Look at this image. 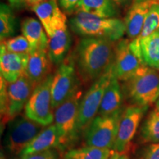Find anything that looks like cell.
<instances>
[{
    "label": "cell",
    "instance_id": "6da1fadb",
    "mask_svg": "<svg viewBox=\"0 0 159 159\" xmlns=\"http://www.w3.org/2000/svg\"><path fill=\"white\" fill-rule=\"evenodd\" d=\"M114 41L105 39L83 37L74 54L77 73L83 82L95 81L114 63Z\"/></svg>",
    "mask_w": 159,
    "mask_h": 159
},
{
    "label": "cell",
    "instance_id": "7a4b0ae2",
    "mask_svg": "<svg viewBox=\"0 0 159 159\" xmlns=\"http://www.w3.org/2000/svg\"><path fill=\"white\" fill-rule=\"evenodd\" d=\"M71 30L83 37L100 38L119 41L126 33L125 21L118 18H103L85 13H76L69 19Z\"/></svg>",
    "mask_w": 159,
    "mask_h": 159
},
{
    "label": "cell",
    "instance_id": "3957f363",
    "mask_svg": "<svg viewBox=\"0 0 159 159\" xmlns=\"http://www.w3.org/2000/svg\"><path fill=\"white\" fill-rule=\"evenodd\" d=\"M123 93L134 105L149 107L159 98V70L144 66L123 82Z\"/></svg>",
    "mask_w": 159,
    "mask_h": 159
},
{
    "label": "cell",
    "instance_id": "277c9868",
    "mask_svg": "<svg viewBox=\"0 0 159 159\" xmlns=\"http://www.w3.org/2000/svg\"><path fill=\"white\" fill-rule=\"evenodd\" d=\"M53 77L54 75L49 74L35 87L24 109L26 117L44 128L52 124L55 119L52 103Z\"/></svg>",
    "mask_w": 159,
    "mask_h": 159
},
{
    "label": "cell",
    "instance_id": "5b68a950",
    "mask_svg": "<svg viewBox=\"0 0 159 159\" xmlns=\"http://www.w3.org/2000/svg\"><path fill=\"white\" fill-rule=\"evenodd\" d=\"M82 91L78 89L75 94L55 109V125L60 137V148L73 142L79 134L77 129L79 107Z\"/></svg>",
    "mask_w": 159,
    "mask_h": 159
},
{
    "label": "cell",
    "instance_id": "8992f818",
    "mask_svg": "<svg viewBox=\"0 0 159 159\" xmlns=\"http://www.w3.org/2000/svg\"><path fill=\"white\" fill-rule=\"evenodd\" d=\"M114 75L113 63L103 74L94 81L90 89L82 97L79 107L77 129L78 132L84 130L96 117L101 102Z\"/></svg>",
    "mask_w": 159,
    "mask_h": 159
},
{
    "label": "cell",
    "instance_id": "52a82bcc",
    "mask_svg": "<svg viewBox=\"0 0 159 159\" xmlns=\"http://www.w3.org/2000/svg\"><path fill=\"white\" fill-rule=\"evenodd\" d=\"M146 66L143 62L139 49L138 39L129 41L122 39L115 47L113 68L115 77L119 81H125L134 77Z\"/></svg>",
    "mask_w": 159,
    "mask_h": 159
},
{
    "label": "cell",
    "instance_id": "ba28073f",
    "mask_svg": "<svg viewBox=\"0 0 159 159\" xmlns=\"http://www.w3.org/2000/svg\"><path fill=\"white\" fill-rule=\"evenodd\" d=\"M123 110L108 116H98L93 119L86 129L87 146L114 149L118 134L119 121Z\"/></svg>",
    "mask_w": 159,
    "mask_h": 159
},
{
    "label": "cell",
    "instance_id": "9c48e42d",
    "mask_svg": "<svg viewBox=\"0 0 159 159\" xmlns=\"http://www.w3.org/2000/svg\"><path fill=\"white\" fill-rule=\"evenodd\" d=\"M77 71L72 55L67 56L59 65L52 83V103L54 110L79 89Z\"/></svg>",
    "mask_w": 159,
    "mask_h": 159
},
{
    "label": "cell",
    "instance_id": "30bf717a",
    "mask_svg": "<svg viewBox=\"0 0 159 159\" xmlns=\"http://www.w3.org/2000/svg\"><path fill=\"white\" fill-rule=\"evenodd\" d=\"M44 127L25 116H18L9 122L4 144L13 154H21Z\"/></svg>",
    "mask_w": 159,
    "mask_h": 159
},
{
    "label": "cell",
    "instance_id": "8fae6325",
    "mask_svg": "<svg viewBox=\"0 0 159 159\" xmlns=\"http://www.w3.org/2000/svg\"><path fill=\"white\" fill-rule=\"evenodd\" d=\"M148 108L132 105L123 110L113 150L122 155L127 152L130 147L132 139L136 134L139 123Z\"/></svg>",
    "mask_w": 159,
    "mask_h": 159
},
{
    "label": "cell",
    "instance_id": "7c38bea8",
    "mask_svg": "<svg viewBox=\"0 0 159 159\" xmlns=\"http://www.w3.org/2000/svg\"><path fill=\"white\" fill-rule=\"evenodd\" d=\"M33 90L34 87L25 75L14 82L7 83V110L5 117L2 120V125H5L19 116Z\"/></svg>",
    "mask_w": 159,
    "mask_h": 159
},
{
    "label": "cell",
    "instance_id": "4fadbf2b",
    "mask_svg": "<svg viewBox=\"0 0 159 159\" xmlns=\"http://www.w3.org/2000/svg\"><path fill=\"white\" fill-rule=\"evenodd\" d=\"M32 10L39 17L49 38L57 29L66 25V16L60 8L57 0H45Z\"/></svg>",
    "mask_w": 159,
    "mask_h": 159
},
{
    "label": "cell",
    "instance_id": "5bb4252c",
    "mask_svg": "<svg viewBox=\"0 0 159 159\" xmlns=\"http://www.w3.org/2000/svg\"><path fill=\"white\" fill-rule=\"evenodd\" d=\"M29 54H19L7 50L1 42L0 47V72L7 83H13L25 75Z\"/></svg>",
    "mask_w": 159,
    "mask_h": 159
},
{
    "label": "cell",
    "instance_id": "9a60e30c",
    "mask_svg": "<svg viewBox=\"0 0 159 159\" xmlns=\"http://www.w3.org/2000/svg\"><path fill=\"white\" fill-rule=\"evenodd\" d=\"M158 3L157 0H145L134 3L125 19L126 33L131 40L139 37L142 33L145 19L152 5Z\"/></svg>",
    "mask_w": 159,
    "mask_h": 159
},
{
    "label": "cell",
    "instance_id": "2e32d148",
    "mask_svg": "<svg viewBox=\"0 0 159 159\" xmlns=\"http://www.w3.org/2000/svg\"><path fill=\"white\" fill-rule=\"evenodd\" d=\"M50 62L47 50H37L29 54L25 75L34 89L50 74Z\"/></svg>",
    "mask_w": 159,
    "mask_h": 159
},
{
    "label": "cell",
    "instance_id": "e0dca14e",
    "mask_svg": "<svg viewBox=\"0 0 159 159\" xmlns=\"http://www.w3.org/2000/svg\"><path fill=\"white\" fill-rule=\"evenodd\" d=\"M71 43V35L67 25L55 31L53 35L49 38L48 56L51 63L60 65L67 57Z\"/></svg>",
    "mask_w": 159,
    "mask_h": 159
},
{
    "label": "cell",
    "instance_id": "ac0fdd59",
    "mask_svg": "<svg viewBox=\"0 0 159 159\" xmlns=\"http://www.w3.org/2000/svg\"><path fill=\"white\" fill-rule=\"evenodd\" d=\"M44 30L41 21L34 18H27L22 21V35L30 43V53L37 50L48 51V35Z\"/></svg>",
    "mask_w": 159,
    "mask_h": 159
},
{
    "label": "cell",
    "instance_id": "d6986e66",
    "mask_svg": "<svg viewBox=\"0 0 159 159\" xmlns=\"http://www.w3.org/2000/svg\"><path fill=\"white\" fill-rule=\"evenodd\" d=\"M123 99V90L119 80L114 74L103 95L98 114L99 116H108L122 110Z\"/></svg>",
    "mask_w": 159,
    "mask_h": 159
},
{
    "label": "cell",
    "instance_id": "ffe728a7",
    "mask_svg": "<svg viewBox=\"0 0 159 159\" xmlns=\"http://www.w3.org/2000/svg\"><path fill=\"white\" fill-rule=\"evenodd\" d=\"M54 148H60V137L56 126L51 125L43 128L26 147L21 154L42 152Z\"/></svg>",
    "mask_w": 159,
    "mask_h": 159
},
{
    "label": "cell",
    "instance_id": "44dd1931",
    "mask_svg": "<svg viewBox=\"0 0 159 159\" xmlns=\"http://www.w3.org/2000/svg\"><path fill=\"white\" fill-rule=\"evenodd\" d=\"M85 13L103 18H116L119 7L114 0H80L75 13Z\"/></svg>",
    "mask_w": 159,
    "mask_h": 159
},
{
    "label": "cell",
    "instance_id": "7402d4cb",
    "mask_svg": "<svg viewBox=\"0 0 159 159\" xmlns=\"http://www.w3.org/2000/svg\"><path fill=\"white\" fill-rule=\"evenodd\" d=\"M137 39L143 62L148 66L159 70V30L144 38Z\"/></svg>",
    "mask_w": 159,
    "mask_h": 159
},
{
    "label": "cell",
    "instance_id": "603a6c76",
    "mask_svg": "<svg viewBox=\"0 0 159 159\" xmlns=\"http://www.w3.org/2000/svg\"><path fill=\"white\" fill-rule=\"evenodd\" d=\"M141 139L144 143H159V111L155 109L149 114L141 128Z\"/></svg>",
    "mask_w": 159,
    "mask_h": 159
},
{
    "label": "cell",
    "instance_id": "cb8c5ba5",
    "mask_svg": "<svg viewBox=\"0 0 159 159\" xmlns=\"http://www.w3.org/2000/svg\"><path fill=\"white\" fill-rule=\"evenodd\" d=\"M112 152L111 149L86 146L68 151L64 159H109Z\"/></svg>",
    "mask_w": 159,
    "mask_h": 159
},
{
    "label": "cell",
    "instance_id": "d4e9b609",
    "mask_svg": "<svg viewBox=\"0 0 159 159\" xmlns=\"http://www.w3.org/2000/svg\"><path fill=\"white\" fill-rule=\"evenodd\" d=\"M16 18L9 6H0V39L1 42L11 37L16 32Z\"/></svg>",
    "mask_w": 159,
    "mask_h": 159
},
{
    "label": "cell",
    "instance_id": "484cf974",
    "mask_svg": "<svg viewBox=\"0 0 159 159\" xmlns=\"http://www.w3.org/2000/svg\"><path fill=\"white\" fill-rule=\"evenodd\" d=\"M159 30V4L156 3L151 7L146 19H145L144 26L139 35V39L144 38L152 34L155 31Z\"/></svg>",
    "mask_w": 159,
    "mask_h": 159
},
{
    "label": "cell",
    "instance_id": "4316f807",
    "mask_svg": "<svg viewBox=\"0 0 159 159\" xmlns=\"http://www.w3.org/2000/svg\"><path fill=\"white\" fill-rule=\"evenodd\" d=\"M7 51L19 54H30V47L27 39L24 35L7 39L2 41Z\"/></svg>",
    "mask_w": 159,
    "mask_h": 159
},
{
    "label": "cell",
    "instance_id": "83f0119b",
    "mask_svg": "<svg viewBox=\"0 0 159 159\" xmlns=\"http://www.w3.org/2000/svg\"><path fill=\"white\" fill-rule=\"evenodd\" d=\"M7 82L1 76L0 83V99H1V118L2 120L5 118L7 110Z\"/></svg>",
    "mask_w": 159,
    "mask_h": 159
},
{
    "label": "cell",
    "instance_id": "f1b7e54d",
    "mask_svg": "<svg viewBox=\"0 0 159 159\" xmlns=\"http://www.w3.org/2000/svg\"><path fill=\"white\" fill-rule=\"evenodd\" d=\"M21 159H57V155L55 150H48L42 152L30 154H20Z\"/></svg>",
    "mask_w": 159,
    "mask_h": 159
},
{
    "label": "cell",
    "instance_id": "f546056e",
    "mask_svg": "<svg viewBox=\"0 0 159 159\" xmlns=\"http://www.w3.org/2000/svg\"><path fill=\"white\" fill-rule=\"evenodd\" d=\"M139 159H159V143L152 144L147 147Z\"/></svg>",
    "mask_w": 159,
    "mask_h": 159
},
{
    "label": "cell",
    "instance_id": "4dcf8cb0",
    "mask_svg": "<svg viewBox=\"0 0 159 159\" xmlns=\"http://www.w3.org/2000/svg\"><path fill=\"white\" fill-rule=\"evenodd\" d=\"M80 0H57L60 8L65 14H71L75 13L77 4Z\"/></svg>",
    "mask_w": 159,
    "mask_h": 159
},
{
    "label": "cell",
    "instance_id": "1f68e13d",
    "mask_svg": "<svg viewBox=\"0 0 159 159\" xmlns=\"http://www.w3.org/2000/svg\"><path fill=\"white\" fill-rule=\"evenodd\" d=\"M7 1L13 8L19 9L25 5V0H7Z\"/></svg>",
    "mask_w": 159,
    "mask_h": 159
},
{
    "label": "cell",
    "instance_id": "d6a6232c",
    "mask_svg": "<svg viewBox=\"0 0 159 159\" xmlns=\"http://www.w3.org/2000/svg\"><path fill=\"white\" fill-rule=\"evenodd\" d=\"M43 1H45V0H25V5L32 9L33 7L41 3Z\"/></svg>",
    "mask_w": 159,
    "mask_h": 159
},
{
    "label": "cell",
    "instance_id": "836d02e7",
    "mask_svg": "<svg viewBox=\"0 0 159 159\" xmlns=\"http://www.w3.org/2000/svg\"><path fill=\"white\" fill-rule=\"evenodd\" d=\"M119 7H126L130 3L131 0H114Z\"/></svg>",
    "mask_w": 159,
    "mask_h": 159
},
{
    "label": "cell",
    "instance_id": "e575fe53",
    "mask_svg": "<svg viewBox=\"0 0 159 159\" xmlns=\"http://www.w3.org/2000/svg\"><path fill=\"white\" fill-rule=\"evenodd\" d=\"M120 156H121V154H119L118 152L113 150L112 153H111L109 159H119V157H120Z\"/></svg>",
    "mask_w": 159,
    "mask_h": 159
},
{
    "label": "cell",
    "instance_id": "d590c367",
    "mask_svg": "<svg viewBox=\"0 0 159 159\" xmlns=\"http://www.w3.org/2000/svg\"><path fill=\"white\" fill-rule=\"evenodd\" d=\"M119 159H129V158H128V156H127V155L122 154V155H121Z\"/></svg>",
    "mask_w": 159,
    "mask_h": 159
},
{
    "label": "cell",
    "instance_id": "8d00e7d4",
    "mask_svg": "<svg viewBox=\"0 0 159 159\" xmlns=\"http://www.w3.org/2000/svg\"><path fill=\"white\" fill-rule=\"evenodd\" d=\"M156 109H158V110L159 111V98L156 102Z\"/></svg>",
    "mask_w": 159,
    "mask_h": 159
},
{
    "label": "cell",
    "instance_id": "74e56055",
    "mask_svg": "<svg viewBox=\"0 0 159 159\" xmlns=\"http://www.w3.org/2000/svg\"><path fill=\"white\" fill-rule=\"evenodd\" d=\"M145 1V0H134V3H138V2H141Z\"/></svg>",
    "mask_w": 159,
    "mask_h": 159
},
{
    "label": "cell",
    "instance_id": "f35d334b",
    "mask_svg": "<svg viewBox=\"0 0 159 159\" xmlns=\"http://www.w3.org/2000/svg\"><path fill=\"white\" fill-rule=\"evenodd\" d=\"M1 159H6L5 157L4 156H2H2H1ZM12 159H21V158H12Z\"/></svg>",
    "mask_w": 159,
    "mask_h": 159
},
{
    "label": "cell",
    "instance_id": "ab89813d",
    "mask_svg": "<svg viewBox=\"0 0 159 159\" xmlns=\"http://www.w3.org/2000/svg\"><path fill=\"white\" fill-rule=\"evenodd\" d=\"M157 1H158V4H159V0H157Z\"/></svg>",
    "mask_w": 159,
    "mask_h": 159
}]
</instances>
